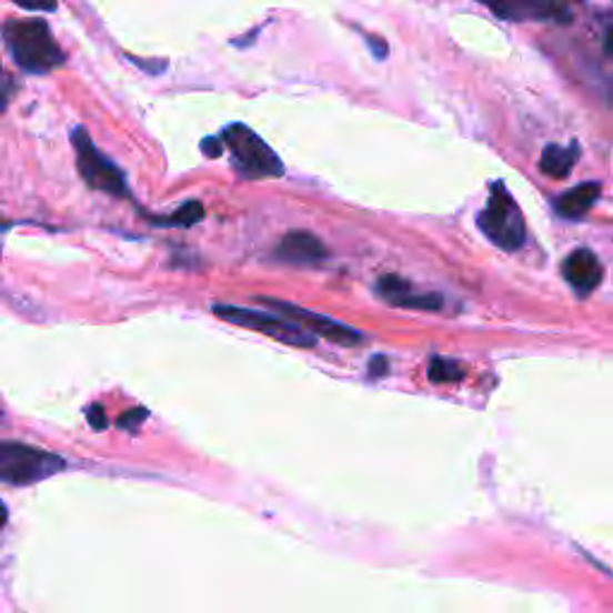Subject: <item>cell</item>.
Segmentation results:
<instances>
[{
	"label": "cell",
	"mask_w": 613,
	"mask_h": 613,
	"mask_svg": "<svg viewBox=\"0 0 613 613\" xmlns=\"http://www.w3.org/2000/svg\"><path fill=\"white\" fill-rule=\"evenodd\" d=\"M3 41L24 72L46 74L66 63V53L60 51L49 24L41 20H8Z\"/></svg>",
	"instance_id": "1"
},
{
	"label": "cell",
	"mask_w": 613,
	"mask_h": 613,
	"mask_svg": "<svg viewBox=\"0 0 613 613\" xmlns=\"http://www.w3.org/2000/svg\"><path fill=\"white\" fill-rule=\"evenodd\" d=\"M66 470V460L22 441H0V482L27 486Z\"/></svg>",
	"instance_id": "2"
},
{
	"label": "cell",
	"mask_w": 613,
	"mask_h": 613,
	"mask_svg": "<svg viewBox=\"0 0 613 613\" xmlns=\"http://www.w3.org/2000/svg\"><path fill=\"white\" fill-rule=\"evenodd\" d=\"M478 223L482 233L505 252H515L525 244L527 228L523 211H520L513 194L503 182H494L492 185V194H489V202L480 213Z\"/></svg>",
	"instance_id": "3"
},
{
	"label": "cell",
	"mask_w": 613,
	"mask_h": 613,
	"mask_svg": "<svg viewBox=\"0 0 613 613\" xmlns=\"http://www.w3.org/2000/svg\"><path fill=\"white\" fill-rule=\"evenodd\" d=\"M223 144L230 149L233 165L250 180H267L283 175V161L275 157V151L248 125H228L223 130Z\"/></svg>",
	"instance_id": "4"
},
{
	"label": "cell",
	"mask_w": 613,
	"mask_h": 613,
	"mask_svg": "<svg viewBox=\"0 0 613 613\" xmlns=\"http://www.w3.org/2000/svg\"><path fill=\"white\" fill-rule=\"evenodd\" d=\"M72 144H74V153H77V168H80V175L91 190H99V192L113 194L120 199L130 197L125 175H122L120 168L109 157H105L101 149H97V144L91 142V137L87 134V130L77 128L72 132Z\"/></svg>",
	"instance_id": "5"
},
{
	"label": "cell",
	"mask_w": 613,
	"mask_h": 613,
	"mask_svg": "<svg viewBox=\"0 0 613 613\" xmlns=\"http://www.w3.org/2000/svg\"><path fill=\"white\" fill-rule=\"evenodd\" d=\"M213 314L223 321H230V324L235 326L264 333L269 339L281 341L285 345L314 348V335L306 333L302 326H298L295 321L290 319H279L267 312H257V310H248V306H233V304H217L213 306Z\"/></svg>",
	"instance_id": "6"
},
{
	"label": "cell",
	"mask_w": 613,
	"mask_h": 613,
	"mask_svg": "<svg viewBox=\"0 0 613 613\" xmlns=\"http://www.w3.org/2000/svg\"><path fill=\"white\" fill-rule=\"evenodd\" d=\"M259 302L267 304V306H273L275 312L285 314L290 321H295V324L302 326L306 333L321 335V339H326L335 345L355 348L364 341V335L360 331H355L348 324H341V321H335V319H329V316H321L316 312L304 310V306L290 304V302H283V300H273V298H259Z\"/></svg>",
	"instance_id": "7"
},
{
	"label": "cell",
	"mask_w": 613,
	"mask_h": 613,
	"mask_svg": "<svg viewBox=\"0 0 613 613\" xmlns=\"http://www.w3.org/2000/svg\"><path fill=\"white\" fill-rule=\"evenodd\" d=\"M494 14L511 22H525V20H556L569 22L571 12L563 3L556 0H482Z\"/></svg>",
	"instance_id": "8"
},
{
	"label": "cell",
	"mask_w": 613,
	"mask_h": 613,
	"mask_svg": "<svg viewBox=\"0 0 613 613\" xmlns=\"http://www.w3.org/2000/svg\"><path fill=\"white\" fill-rule=\"evenodd\" d=\"M563 275L565 281L571 283L577 295H590L594 293L600 283L604 281V267L600 257L590 250H575L569 259L563 262Z\"/></svg>",
	"instance_id": "9"
},
{
	"label": "cell",
	"mask_w": 613,
	"mask_h": 613,
	"mask_svg": "<svg viewBox=\"0 0 613 613\" xmlns=\"http://www.w3.org/2000/svg\"><path fill=\"white\" fill-rule=\"evenodd\" d=\"M326 254V244L314 233H310V230H290L279 242V248H275V257L290 264H314L321 262Z\"/></svg>",
	"instance_id": "10"
},
{
	"label": "cell",
	"mask_w": 613,
	"mask_h": 613,
	"mask_svg": "<svg viewBox=\"0 0 613 613\" xmlns=\"http://www.w3.org/2000/svg\"><path fill=\"white\" fill-rule=\"evenodd\" d=\"M600 197H602L600 182H582V185L563 192L556 199V213L561 219H569V221L582 219L596 204V199Z\"/></svg>",
	"instance_id": "11"
},
{
	"label": "cell",
	"mask_w": 613,
	"mask_h": 613,
	"mask_svg": "<svg viewBox=\"0 0 613 613\" xmlns=\"http://www.w3.org/2000/svg\"><path fill=\"white\" fill-rule=\"evenodd\" d=\"M580 159V147L573 142L569 147H559V144H549L544 151H542V159H540V168L542 173L549 175V178H556V180H563L569 178L573 165L577 163Z\"/></svg>",
	"instance_id": "12"
},
{
	"label": "cell",
	"mask_w": 613,
	"mask_h": 613,
	"mask_svg": "<svg viewBox=\"0 0 613 613\" xmlns=\"http://www.w3.org/2000/svg\"><path fill=\"white\" fill-rule=\"evenodd\" d=\"M426 376L432 383H455L465 376V370L460 366L458 360H449V358H434L429 362Z\"/></svg>",
	"instance_id": "13"
},
{
	"label": "cell",
	"mask_w": 613,
	"mask_h": 613,
	"mask_svg": "<svg viewBox=\"0 0 613 613\" xmlns=\"http://www.w3.org/2000/svg\"><path fill=\"white\" fill-rule=\"evenodd\" d=\"M202 219H204V207L199 202H188V204H182L178 211H173V217L157 219V223H171V225L190 228V225L199 223Z\"/></svg>",
	"instance_id": "14"
},
{
	"label": "cell",
	"mask_w": 613,
	"mask_h": 613,
	"mask_svg": "<svg viewBox=\"0 0 613 613\" xmlns=\"http://www.w3.org/2000/svg\"><path fill=\"white\" fill-rule=\"evenodd\" d=\"M12 3L24 10H43V12H53L58 8V0H12Z\"/></svg>",
	"instance_id": "15"
},
{
	"label": "cell",
	"mask_w": 613,
	"mask_h": 613,
	"mask_svg": "<svg viewBox=\"0 0 613 613\" xmlns=\"http://www.w3.org/2000/svg\"><path fill=\"white\" fill-rule=\"evenodd\" d=\"M10 94H12V80H10V74L3 70V66H0V113L8 109Z\"/></svg>",
	"instance_id": "16"
},
{
	"label": "cell",
	"mask_w": 613,
	"mask_h": 613,
	"mask_svg": "<svg viewBox=\"0 0 613 613\" xmlns=\"http://www.w3.org/2000/svg\"><path fill=\"white\" fill-rule=\"evenodd\" d=\"M147 418V410H132V412H128V415H122L120 420H118V426H122V429H134V426H140L142 422L140 420H144Z\"/></svg>",
	"instance_id": "17"
},
{
	"label": "cell",
	"mask_w": 613,
	"mask_h": 613,
	"mask_svg": "<svg viewBox=\"0 0 613 613\" xmlns=\"http://www.w3.org/2000/svg\"><path fill=\"white\" fill-rule=\"evenodd\" d=\"M202 151L209 159H219L223 153V140H217V137H207V140L202 142Z\"/></svg>",
	"instance_id": "18"
},
{
	"label": "cell",
	"mask_w": 613,
	"mask_h": 613,
	"mask_svg": "<svg viewBox=\"0 0 613 613\" xmlns=\"http://www.w3.org/2000/svg\"><path fill=\"white\" fill-rule=\"evenodd\" d=\"M87 418H89V422H91V426H94V429H105V426H109V422H105V412H103L101 405H91L89 412H87Z\"/></svg>",
	"instance_id": "19"
},
{
	"label": "cell",
	"mask_w": 613,
	"mask_h": 613,
	"mask_svg": "<svg viewBox=\"0 0 613 613\" xmlns=\"http://www.w3.org/2000/svg\"><path fill=\"white\" fill-rule=\"evenodd\" d=\"M381 372H383V374L389 372V360H386V358H374V360H372V370H370V374L376 376V374H381Z\"/></svg>",
	"instance_id": "20"
},
{
	"label": "cell",
	"mask_w": 613,
	"mask_h": 613,
	"mask_svg": "<svg viewBox=\"0 0 613 613\" xmlns=\"http://www.w3.org/2000/svg\"><path fill=\"white\" fill-rule=\"evenodd\" d=\"M8 509H6V503L3 501H0V530H3L6 525H8Z\"/></svg>",
	"instance_id": "21"
}]
</instances>
